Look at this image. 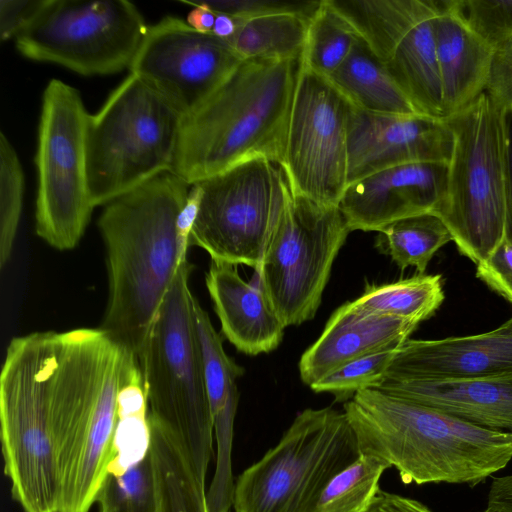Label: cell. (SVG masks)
<instances>
[{
  "label": "cell",
  "mask_w": 512,
  "mask_h": 512,
  "mask_svg": "<svg viewBox=\"0 0 512 512\" xmlns=\"http://www.w3.org/2000/svg\"><path fill=\"white\" fill-rule=\"evenodd\" d=\"M194 312L213 417L226 407L232 394L238 390L236 381L243 375L244 369L226 354L220 335L197 299L194 302Z\"/></svg>",
  "instance_id": "obj_32"
},
{
  "label": "cell",
  "mask_w": 512,
  "mask_h": 512,
  "mask_svg": "<svg viewBox=\"0 0 512 512\" xmlns=\"http://www.w3.org/2000/svg\"><path fill=\"white\" fill-rule=\"evenodd\" d=\"M191 185L167 172L105 205L109 296L100 329L135 356L180 264L177 218Z\"/></svg>",
  "instance_id": "obj_1"
},
{
  "label": "cell",
  "mask_w": 512,
  "mask_h": 512,
  "mask_svg": "<svg viewBox=\"0 0 512 512\" xmlns=\"http://www.w3.org/2000/svg\"><path fill=\"white\" fill-rule=\"evenodd\" d=\"M389 466L361 455L327 485L317 512H362L379 491V481Z\"/></svg>",
  "instance_id": "obj_31"
},
{
  "label": "cell",
  "mask_w": 512,
  "mask_h": 512,
  "mask_svg": "<svg viewBox=\"0 0 512 512\" xmlns=\"http://www.w3.org/2000/svg\"><path fill=\"white\" fill-rule=\"evenodd\" d=\"M471 28L493 48L512 41V0H460Z\"/></svg>",
  "instance_id": "obj_36"
},
{
  "label": "cell",
  "mask_w": 512,
  "mask_h": 512,
  "mask_svg": "<svg viewBox=\"0 0 512 512\" xmlns=\"http://www.w3.org/2000/svg\"><path fill=\"white\" fill-rule=\"evenodd\" d=\"M349 233L338 207L291 194L255 269V282L285 327L314 318Z\"/></svg>",
  "instance_id": "obj_12"
},
{
  "label": "cell",
  "mask_w": 512,
  "mask_h": 512,
  "mask_svg": "<svg viewBox=\"0 0 512 512\" xmlns=\"http://www.w3.org/2000/svg\"><path fill=\"white\" fill-rule=\"evenodd\" d=\"M159 491L160 512H207L202 484L175 436L148 417Z\"/></svg>",
  "instance_id": "obj_25"
},
{
  "label": "cell",
  "mask_w": 512,
  "mask_h": 512,
  "mask_svg": "<svg viewBox=\"0 0 512 512\" xmlns=\"http://www.w3.org/2000/svg\"><path fill=\"white\" fill-rule=\"evenodd\" d=\"M239 394L236 390L226 407L213 416L217 444L216 469L206 493L207 512H230L233 506L234 480L232 475L233 427Z\"/></svg>",
  "instance_id": "obj_35"
},
{
  "label": "cell",
  "mask_w": 512,
  "mask_h": 512,
  "mask_svg": "<svg viewBox=\"0 0 512 512\" xmlns=\"http://www.w3.org/2000/svg\"><path fill=\"white\" fill-rule=\"evenodd\" d=\"M321 1L287 0H220L203 2L214 13H223L237 20H248L271 14H299L312 18Z\"/></svg>",
  "instance_id": "obj_37"
},
{
  "label": "cell",
  "mask_w": 512,
  "mask_h": 512,
  "mask_svg": "<svg viewBox=\"0 0 512 512\" xmlns=\"http://www.w3.org/2000/svg\"><path fill=\"white\" fill-rule=\"evenodd\" d=\"M481 512H496V511H493V510H491V509L486 508L485 510H483V511H481Z\"/></svg>",
  "instance_id": "obj_47"
},
{
  "label": "cell",
  "mask_w": 512,
  "mask_h": 512,
  "mask_svg": "<svg viewBox=\"0 0 512 512\" xmlns=\"http://www.w3.org/2000/svg\"><path fill=\"white\" fill-rule=\"evenodd\" d=\"M474 425L512 434V374L460 382L382 380L373 388Z\"/></svg>",
  "instance_id": "obj_22"
},
{
  "label": "cell",
  "mask_w": 512,
  "mask_h": 512,
  "mask_svg": "<svg viewBox=\"0 0 512 512\" xmlns=\"http://www.w3.org/2000/svg\"><path fill=\"white\" fill-rule=\"evenodd\" d=\"M44 0H1L0 36L2 41L15 39L37 14Z\"/></svg>",
  "instance_id": "obj_40"
},
{
  "label": "cell",
  "mask_w": 512,
  "mask_h": 512,
  "mask_svg": "<svg viewBox=\"0 0 512 512\" xmlns=\"http://www.w3.org/2000/svg\"><path fill=\"white\" fill-rule=\"evenodd\" d=\"M194 8L189 12L187 23L197 31L211 33L216 19V13L203 2H187Z\"/></svg>",
  "instance_id": "obj_45"
},
{
  "label": "cell",
  "mask_w": 512,
  "mask_h": 512,
  "mask_svg": "<svg viewBox=\"0 0 512 512\" xmlns=\"http://www.w3.org/2000/svg\"><path fill=\"white\" fill-rule=\"evenodd\" d=\"M361 455L397 469L406 483L476 485L512 459V434L486 429L378 389L344 404Z\"/></svg>",
  "instance_id": "obj_2"
},
{
  "label": "cell",
  "mask_w": 512,
  "mask_h": 512,
  "mask_svg": "<svg viewBox=\"0 0 512 512\" xmlns=\"http://www.w3.org/2000/svg\"><path fill=\"white\" fill-rule=\"evenodd\" d=\"M476 267L477 278L512 303V243L503 239Z\"/></svg>",
  "instance_id": "obj_38"
},
{
  "label": "cell",
  "mask_w": 512,
  "mask_h": 512,
  "mask_svg": "<svg viewBox=\"0 0 512 512\" xmlns=\"http://www.w3.org/2000/svg\"><path fill=\"white\" fill-rule=\"evenodd\" d=\"M193 265L184 260L136 354L148 415L178 440L198 480L212 456L213 417L207 393L195 297L189 287Z\"/></svg>",
  "instance_id": "obj_4"
},
{
  "label": "cell",
  "mask_w": 512,
  "mask_h": 512,
  "mask_svg": "<svg viewBox=\"0 0 512 512\" xmlns=\"http://www.w3.org/2000/svg\"><path fill=\"white\" fill-rule=\"evenodd\" d=\"M96 501L102 512H160V491L151 450L123 474H107Z\"/></svg>",
  "instance_id": "obj_30"
},
{
  "label": "cell",
  "mask_w": 512,
  "mask_h": 512,
  "mask_svg": "<svg viewBox=\"0 0 512 512\" xmlns=\"http://www.w3.org/2000/svg\"><path fill=\"white\" fill-rule=\"evenodd\" d=\"M452 150L453 134L444 118L372 113L352 105L348 127V185L393 166L448 163Z\"/></svg>",
  "instance_id": "obj_16"
},
{
  "label": "cell",
  "mask_w": 512,
  "mask_h": 512,
  "mask_svg": "<svg viewBox=\"0 0 512 512\" xmlns=\"http://www.w3.org/2000/svg\"><path fill=\"white\" fill-rule=\"evenodd\" d=\"M484 92L502 110L512 108V41L494 47Z\"/></svg>",
  "instance_id": "obj_39"
},
{
  "label": "cell",
  "mask_w": 512,
  "mask_h": 512,
  "mask_svg": "<svg viewBox=\"0 0 512 512\" xmlns=\"http://www.w3.org/2000/svg\"><path fill=\"white\" fill-rule=\"evenodd\" d=\"M4 472L24 512H58L53 331L13 338L0 375Z\"/></svg>",
  "instance_id": "obj_5"
},
{
  "label": "cell",
  "mask_w": 512,
  "mask_h": 512,
  "mask_svg": "<svg viewBox=\"0 0 512 512\" xmlns=\"http://www.w3.org/2000/svg\"><path fill=\"white\" fill-rule=\"evenodd\" d=\"M310 20L290 13L236 19V32L227 41L242 60H300Z\"/></svg>",
  "instance_id": "obj_26"
},
{
  "label": "cell",
  "mask_w": 512,
  "mask_h": 512,
  "mask_svg": "<svg viewBox=\"0 0 512 512\" xmlns=\"http://www.w3.org/2000/svg\"><path fill=\"white\" fill-rule=\"evenodd\" d=\"M88 115L77 89L59 79L49 81L42 95L35 156V231L62 251L79 243L94 208L87 176Z\"/></svg>",
  "instance_id": "obj_9"
},
{
  "label": "cell",
  "mask_w": 512,
  "mask_h": 512,
  "mask_svg": "<svg viewBox=\"0 0 512 512\" xmlns=\"http://www.w3.org/2000/svg\"><path fill=\"white\" fill-rule=\"evenodd\" d=\"M25 177L16 150L0 134V267L9 262L23 210Z\"/></svg>",
  "instance_id": "obj_33"
},
{
  "label": "cell",
  "mask_w": 512,
  "mask_h": 512,
  "mask_svg": "<svg viewBox=\"0 0 512 512\" xmlns=\"http://www.w3.org/2000/svg\"><path fill=\"white\" fill-rule=\"evenodd\" d=\"M379 241L401 270L424 274L435 253L452 240L443 220L433 212L397 220L379 232Z\"/></svg>",
  "instance_id": "obj_28"
},
{
  "label": "cell",
  "mask_w": 512,
  "mask_h": 512,
  "mask_svg": "<svg viewBox=\"0 0 512 512\" xmlns=\"http://www.w3.org/2000/svg\"><path fill=\"white\" fill-rule=\"evenodd\" d=\"M359 456L344 411L307 408L274 447L238 476L234 510L317 512L327 485Z\"/></svg>",
  "instance_id": "obj_8"
},
{
  "label": "cell",
  "mask_w": 512,
  "mask_h": 512,
  "mask_svg": "<svg viewBox=\"0 0 512 512\" xmlns=\"http://www.w3.org/2000/svg\"><path fill=\"white\" fill-rule=\"evenodd\" d=\"M351 110L327 77L301 62L280 164L293 196L338 207L348 186Z\"/></svg>",
  "instance_id": "obj_13"
},
{
  "label": "cell",
  "mask_w": 512,
  "mask_h": 512,
  "mask_svg": "<svg viewBox=\"0 0 512 512\" xmlns=\"http://www.w3.org/2000/svg\"><path fill=\"white\" fill-rule=\"evenodd\" d=\"M327 78L358 109L421 114L360 36L343 63Z\"/></svg>",
  "instance_id": "obj_23"
},
{
  "label": "cell",
  "mask_w": 512,
  "mask_h": 512,
  "mask_svg": "<svg viewBox=\"0 0 512 512\" xmlns=\"http://www.w3.org/2000/svg\"><path fill=\"white\" fill-rule=\"evenodd\" d=\"M230 43L165 16L148 27L129 68L183 118L198 109L242 62Z\"/></svg>",
  "instance_id": "obj_15"
},
{
  "label": "cell",
  "mask_w": 512,
  "mask_h": 512,
  "mask_svg": "<svg viewBox=\"0 0 512 512\" xmlns=\"http://www.w3.org/2000/svg\"><path fill=\"white\" fill-rule=\"evenodd\" d=\"M201 202V188L198 183L191 185L187 199L177 218V237L182 258H187L190 235L195 224Z\"/></svg>",
  "instance_id": "obj_42"
},
{
  "label": "cell",
  "mask_w": 512,
  "mask_h": 512,
  "mask_svg": "<svg viewBox=\"0 0 512 512\" xmlns=\"http://www.w3.org/2000/svg\"><path fill=\"white\" fill-rule=\"evenodd\" d=\"M486 508L496 512H512V475L493 479Z\"/></svg>",
  "instance_id": "obj_44"
},
{
  "label": "cell",
  "mask_w": 512,
  "mask_h": 512,
  "mask_svg": "<svg viewBox=\"0 0 512 512\" xmlns=\"http://www.w3.org/2000/svg\"><path fill=\"white\" fill-rule=\"evenodd\" d=\"M300 60H243L183 118L171 173L192 185L243 162H282Z\"/></svg>",
  "instance_id": "obj_3"
},
{
  "label": "cell",
  "mask_w": 512,
  "mask_h": 512,
  "mask_svg": "<svg viewBox=\"0 0 512 512\" xmlns=\"http://www.w3.org/2000/svg\"><path fill=\"white\" fill-rule=\"evenodd\" d=\"M448 163L393 166L350 183L338 205L351 231L380 232L414 215L435 212L444 199Z\"/></svg>",
  "instance_id": "obj_18"
},
{
  "label": "cell",
  "mask_w": 512,
  "mask_h": 512,
  "mask_svg": "<svg viewBox=\"0 0 512 512\" xmlns=\"http://www.w3.org/2000/svg\"><path fill=\"white\" fill-rule=\"evenodd\" d=\"M509 374L512 317L481 334L438 340L408 339L400 346L382 380L460 382Z\"/></svg>",
  "instance_id": "obj_17"
},
{
  "label": "cell",
  "mask_w": 512,
  "mask_h": 512,
  "mask_svg": "<svg viewBox=\"0 0 512 512\" xmlns=\"http://www.w3.org/2000/svg\"><path fill=\"white\" fill-rule=\"evenodd\" d=\"M196 183L201 202L190 245L212 261L257 269L291 196L281 167L256 158Z\"/></svg>",
  "instance_id": "obj_11"
},
{
  "label": "cell",
  "mask_w": 512,
  "mask_h": 512,
  "mask_svg": "<svg viewBox=\"0 0 512 512\" xmlns=\"http://www.w3.org/2000/svg\"><path fill=\"white\" fill-rule=\"evenodd\" d=\"M362 512H432L417 500L380 490Z\"/></svg>",
  "instance_id": "obj_43"
},
{
  "label": "cell",
  "mask_w": 512,
  "mask_h": 512,
  "mask_svg": "<svg viewBox=\"0 0 512 512\" xmlns=\"http://www.w3.org/2000/svg\"><path fill=\"white\" fill-rule=\"evenodd\" d=\"M205 281L222 333L238 351L255 356L279 346L286 327L258 283L244 281L234 265L215 261Z\"/></svg>",
  "instance_id": "obj_20"
},
{
  "label": "cell",
  "mask_w": 512,
  "mask_h": 512,
  "mask_svg": "<svg viewBox=\"0 0 512 512\" xmlns=\"http://www.w3.org/2000/svg\"><path fill=\"white\" fill-rule=\"evenodd\" d=\"M183 117L136 75H129L86 124L88 188L106 205L171 172Z\"/></svg>",
  "instance_id": "obj_6"
},
{
  "label": "cell",
  "mask_w": 512,
  "mask_h": 512,
  "mask_svg": "<svg viewBox=\"0 0 512 512\" xmlns=\"http://www.w3.org/2000/svg\"><path fill=\"white\" fill-rule=\"evenodd\" d=\"M444 119L453 134V150L445 196L434 213L459 253L478 265L504 239L502 109L483 92Z\"/></svg>",
  "instance_id": "obj_7"
},
{
  "label": "cell",
  "mask_w": 512,
  "mask_h": 512,
  "mask_svg": "<svg viewBox=\"0 0 512 512\" xmlns=\"http://www.w3.org/2000/svg\"><path fill=\"white\" fill-rule=\"evenodd\" d=\"M443 301L442 276L417 274L392 283L367 285L352 302L371 313L421 323L433 316Z\"/></svg>",
  "instance_id": "obj_27"
},
{
  "label": "cell",
  "mask_w": 512,
  "mask_h": 512,
  "mask_svg": "<svg viewBox=\"0 0 512 512\" xmlns=\"http://www.w3.org/2000/svg\"><path fill=\"white\" fill-rule=\"evenodd\" d=\"M400 346L356 359L310 386L316 393H330L337 401H348L358 391L375 388L382 381Z\"/></svg>",
  "instance_id": "obj_34"
},
{
  "label": "cell",
  "mask_w": 512,
  "mask_h": 512,
  "mask_svg": "<svg viewBox=\"0 0 512 512\" xmlns=\"http://www.w3.org/2000/svg\"><path fill=\"white\" fill-rule=\"evenodd\" d=\"M502 128L506 209L504 239L512 243V108L502 110Z\"/></svg>",
  "instance_id": "obj_41"
},
{
  "label": "cell",
  "mask_w": 512,
  "mask_h": 512,
  "mask_svg": "<svg viewBox=\"0 0 512 512\" xmlns=\"http://www.w3.org/2000/svg\"><path fill=\"white\" fill-rule=\"evenodd\" d=\"M148 27L129 1L44 0L14 40L30 60L108 75L129 70Z\"/></svg>",
  "instance_id": "obj_10"
},
{
  "label": "cell",
  "mask_w": 512,
  "mask_h": 512,
  "mask_svg": "<svg viewBox=\"0 0 512 512\" xmlns=\"http://www.w3.org/2000/svg\"><path fill=\"white\" fill-rule=\"evenodd\" d=\"M424 115L444 118L434 22L436 0H328Z\"/></svg>",
  "instance_id": "obj_14"
},
{
  "label": "cell",
  "mask_w": 512,
  "mask_h": 512,
  "mask_svg": "<svg viewBox=\"0 0 512 512\" xmlns=\"http://www.w3.org/2000/svg\"><path fill=\"white\" fill-rule=\"evenodd\" d=\"M237 29V21L230 15L223 13H216V19L213 26L212 33L222 39L231 38Z\"/></svg>",
  "instance_id": "obj_46"
},
{
  "label": "cell",
  "mask_w": 512,
  "mask_h": 512,
  "mask_svg": "<svg viewBox=\"0 0 512 512\" xmlns=\"http://www.w3.org/2000/svg\"><path fill=\"white\" fill-rule=\"evenodd\" d=\"M117 404L112 456L107 468V474L112 475H121L139 463L151 446L148 400L135 355L124 370Z\"/></svg>",
  "instance_id": "obj_24"
},
{
  "label": "cell",
  "mask_w": 512,
  "mask_h": 512,
  "mask_svg": "<svg viewBox=\"0 0 512 512\" xmlns=\"http://www.w3.org/2000/svg\"><path fill=\"white\" fill-rule=\"evenodd\" d=\"M358 38L355 29L329 1L322 0L310 20L301 62L329 77L346 59Z\"/></svg>",
  "instance_id": "obj_29"
},
{
  "label": "cell",
  "mask_w": 512,
  "mask_h": 512,
  "mask_svg": "<svg viewBox=\"0 0 512 512\" xmlns=\"http://www.w3.org/2000/svg\"><path fill=\"white\" fill-rule=\"evenodd\" d=\"M419 324L346 302L334 311L320 337L301 356V380L310 387L356 359L401 346Z\"/></svg>",
  "instance_id": "obj_19"
},
{
  "label": "cell",
  "mask_w": 512,
  "mask_h": 512,
  "mask_svg": "<svg viewBox=\"0 0 512 512\" xmlns=\"http://www.w3.org/2000/svg\"><path fill=\"white\" fill-rule=\"evenodd\" d=\"M434 36L443 108L448 117L484 92L494 48L468 24L460 0L438 1Z\"/></svg>",
  "instance_id": "obj_21"
}]
</instances>
